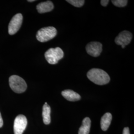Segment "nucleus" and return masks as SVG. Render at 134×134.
Here are the masks:
<instances>
[{
	"label": "nucleus",
	"instance_id": "obj_1",
	"mask_svg": "<svg viewBox=\"0 0 134 134\" xmlns=\"http://www.w3.org/2000/svg\"><path fill=\"white\" fill-rule=\"evenodd\" d=\"M87 78L97 85H104L110 81L108 74L104 71L99 69H92L87 73Z\"/></svg>",
	"mask_w": 134,
	"mask_h": 134
},
{
	"label": "nucleus",
	"instance_id": "obj_2",
	"mask_svg": "<svg viewBox=\"0 0 134 134\" xmlns=\"http://www.w3.org/2000/svg\"><path fill=\"white\" fill-rule=\"evenodd\" d=\"M10 87L17 93H21L26 91L27 84L24 80L16 75H13L9 78Z\"/></svg>",
	"mask_w": 134,
	"mask_h": 134
},
{
	"label": "nucleus",
	"instance_id": "obj_3",
	"mask_svg": "<svg viewBox=\"0 0 134 134\" xmlns=\"http://www.w3.org/2000/svg\"><path fill=\"white\" fill-rule=\"evenodd\" d=\"M57 30L53 26L40 29L36 34V38L41 42H45L54 38L57 35Z\"/></svg>",
	"mask_w": 134,
	"mask_h": 134
},
{
	"label": "nucleus",
	"instance_id": "obj_4",
	"mask_svg": "<svg viewBox=\"0 0 134 134\" xmlns=\"http://www.w3.org/2000/svg\"><path fill=\"white\" fill-rule=\"evenodd\" d=\"M45 57L49 64L54 65L64 57V52L60 47L50 48L45 53Z\"/></svg>",
	"mask_w": 134,
	"mask_h": 134
},
{
	"label": "nucleus",
	"instance_id": "obj_5",
	"mask_svg": "<svg viewBox=\"0 0 134 134\" xmlns=\"http://www.w3.org/2000/svg\"><path fill=\"white\" fill-rule=\"evenodd\" d=\"M23 20V15L19 13L13 16L10 21L8 26V32L10 35H14L19 30Z\"/></svg>",
	"mask_w": 134,
	"mask_h": 134
},
{
	"label": "nucleus",
	"instance_id": "obj_6",
	"mask_svg": "<svg viewBox=\"0 0 134 134\" xmlns=\"http://www.w3.org/2000/svg\"><path fill=\"white\" fill-rule=\"evenodd\" d=\"M27 125L26 117L24 115L20 114L16 117L14 121V134H23Z\"/></svg>",
	"mask_w": 134,
	"mask_h": 134
},
{
	"label": "nucleus",
	"instance_id": "obj_7",
	"mask_svg": "<svg viewBox=\"0 0 134 134\" xmlns=\"http://www.w3.org/2000/svg\"><path fill=\"white\" fill-rule=\"evenodd\" d=\"M87 53L91 56L97 57L100 55L102 50V45L98 42H91L87 44Z\"/></svg>",
	"mask_w": 134,
	"mask_h": 134
},
{
	"label": "nucleus",
	"instance_id": "obj_8",
	"mask_svg": "<svg viewBox=\"0 0 134 134\" xmlns=\"http://www.w3.org/2000/svg\"><path fill=\"white\" fill-rule=\"evenodd\" d=\"M132 37V34L130 32L127 30L123 31L116 37L115 43L118 45L125 46L131 42Z\"/></svg>",
	"mask_w": 134,
	"mask_h": 134
},
{
	"label": "nucleus",
	"instance_id": "obj_9",
	"mask_svg": "<svg viewBox=\"0 0 134 134\" xmlns=\"http://www.w3.org/2000/svg\"><path fill=\"white\" fill-rule=\"evenodd\" d=\"M36 9L39 13H45L52 10L54 9V5L51 1H47L39 3L37 5Z\"/></svg>",
	"mask_w": 134,
	"mask_h": 134
},
{
	"label": "nucleus",
	"instance_id": "obj_10",
	"mask_svg": "<svg viewBox=\"0 0 134 134\" xmlns=\"http://www.w3.org/2000/svg\"><path fill=\"white\" fill-rule=\"evenodd\" d=\"M63 96L70 101H77L81 99V97L79 94L71 90H66L62 92Z\"/></svg>",
	"mask_w": 134,
	"mask_h": 134
},
{
	"label": "nucleus",
	"instance_id": "obj_11",
	"mask_svg": "<svg viewBox=\"0 0 134 134\" xmlns=\"http://www.w3.org/2000/svg\"><path fill=\"white\" fill-rule=\"evenodd\" d=\"M112 116L110 113H106L101 117L100 121L101 128L104 131L107 130L110 126Z\"/></svg>",
	"mask_w": 134,
	"mask_h": 134
},
{
	"label": "nucleus",
	"instance_id": "obj_12",
	"mask_svg": "<svg viewBox=\"0 0 134 134\" xmlns=\"http://www.w3.org/2000/svg\"><path fill=\"white\" fill-rule=\"evenodd\" d=\"M91 126V120L88 117L83 119L79 130V134H89Z\"/></svg>",
	"mask_w": 134,
	"mask_h": 134
},
{
	"label": "nucleus",
	"instance_id": "obj_13",
	"mask_svg": "<svg viewBox=\"0 0 134 134\" xmlns=\"http://www.w3.org/2000/svg\"><path fill=\"white\" fill-rule=\"evenodd\" d=\"M51 108L47 102H45L43 106L42 117L43 123L45 125L49 124L51 122Z\"/></svg>",
	"mask_w": 134,
	"mask_h": 134
},
{
	"label": "nucleus",
	"instance_id": "obj_14",
	"mask_svg": "<svg viewBox=\"0 0 134 134\" xmlns=\"http://www.w3.org/2000/svg\"><path fill=\"white\" fill-rule=\"evenodd\" d=\"M66 1L77 8L81 7L85 3V1L83 0H67Z\"/></svg>",
	"mask_w": 134,
	"mask_h": 134
},
{
	"label": "nucleus",
	"instance_id": "obj_15",
	"mask_svg": "<svg viewBox=\"0 0 134 134\" xmlns=\"http://www.w3.org/2000/svg\"><path fill=\"white\" fill-rule=\"evenodd\" d=\"M113 4L117 7H124L127 3L128 1L127 0H113L112 1Z\"/></svg>",
	"mask_w": 134,
	"mask_h": 134
},
{
	"label": "nucleus",
	"instance_id": "obj_16",
	"mask_svg": "<svg viewBox=\"0 0 134 134\" xmlns=\"http://www.w3.org/2000/svg\"><path fill=\"white\" fill-rule=\"evenodd\" d=\"M109 1L108 0H101L100 1L101 5L103 7H106L108 4Z\"/></svg>",
	"mask_w": 134,
	"mask_h": 134
},
{
	"label": "nucleus",
	"instance_id": "obj_17",
	"mask_svg": "<svg viewBox=\"0 0 134 134\" xmlns=\"http://www.w3.org/2000/svg\"><path fill=\"white\" fill-rule=\"evenodd\" d=\"M123 134H130L129 128L128 127H125L124 128Z\"/></svg>",
	"mask_w": 134,
	"mask_h": 134
},
{
	"label": "nucleus",
	"instance_id": "obj_18",
	"mask_svg": "<svg viewBox=\"0 0 134 134\" xmlns=\"http://www.w3.org/2000/svg\"><path fill=\"white\" fill-rule=\"evenodd\" d=\"M3 125V120L2 116H1V113H0V128L2 127Z\"/></svg>",
	"mask_w": 134,
	"mask_h": 134
},
{
	"label": "nucleus",
	"instance_id": "obj_19",
	"mask_svg": "<svg viewBox=\"0 0 134 134\" xmlns=\"http://www.w3.org/2000/svg\"><path fill=\"white\" fill-rule=\"evenodd\" d=\"M35 1L34 0H29L28 1V2H34Z\"/></svg>",
	"mask_w": 134,
	"mask_h": 134
}]
</instances>
